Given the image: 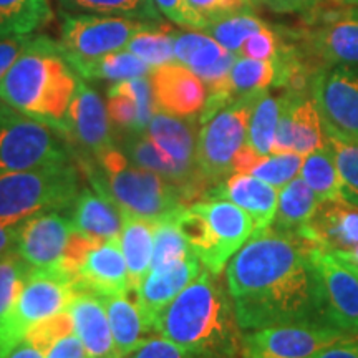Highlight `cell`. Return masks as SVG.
Here are the masks:
<instances>
[{"mask_svg":"<svg viewBox=\"0 0 358 358\" xmlns=\"http://www.w3.org/2000/svg\"><path fill=\"white\" fill-rule=\"evenodd\" d=\"M315 244L268 226L259 229L226 267L243 332L285 324H325L310 257Z\"/></svg>","mask_w":358,"mask_h":358,"instance_id":"6da1fadb","label":"cell"},{"mask_svg":"<svg viewBox=\"0 0 358 358\" xmlns=\"http://www.w3.org/2000/svg\"><path fill=\"white\" fill-rule=\"evenodd\" d=\"M156 334L171 340L192 358L241 357L244 335L226 282L204 267L161 313Z\"/></svg>","mask_w":358,"mask_h":358,"instance_id":"7a4b0ae2","label":"cell"},{"mask_svg":"<svg viewBox=\"0 0 358 358\" xmlns=\"http://www.w3.org/2000/svg\"><path fill=\"white\" fill-rule=\"evenodd\" d=\"M78 82L62 43L38 35L0 82V100L66 138Z\"/></svg>","mask_w":358,"mask_h":358,"instance_id":"3957f363","label":"cell"},{"mask_svg":"<svg viewBox=\"0 0 358 358\" xmlns=\"http://www.w3.org/2000/svg\"><path fill=\"white\" fill-rule=\"evenodd\" d=\"M78 166L92 186L108 194L128 216L156 222L187 206L176 185L158 173L133 164L116 146L93 159L80 156Z\"/></svg>","mask_w":358,"mask_h":358,"instance_id":"277c9868","label":"cell"},{"mask_svg":"<svg viewBox=\"0 0 358 358\" xmlns=\"http://www.w3.org/2000/svg\"><path fill=\"white\" fill-rule=\"evenodd\" d=\"M179 229L204 268L221 275L256 232L252 217L226 199H199L174 214Z\"/></svg>","mask_w":358,"mask_h":358,"instance_id":"5b68a950","label":"cell"},{"mask_svg":"<svg viewBox=\"0 0 358 358\" xmlns=\"http://www.w3.org/2000/svg\"><path fill=\"white\" fill-rule=\"evenodd\" d=\"M71 161L66 138L0 100V176Z\"/></svg>","mask_w":358,"mask_h":358,"instance_id":"8992f818","label":"cell"},{"mask_svg":"<svg viewBox=\"0 0 358 358\" xmlns=\"http://www.w3.org/2000/svg\"><path fill=\"white\" fill-rule=\"evenodd\" d=\"M80 290L77 277L30 268L15 303L0 322V358L17 347L35 324L69 308Z\"/></svg>","mask_w":358,"mask_h":358,"instance_id":"52a82bcc","label":"cell"},{"mask_svg":"<svg viewBox=\"0 0 358 358\" xmlns=\"http://www.w3.org/2000/svg\"><path fill=\"white\" fill-rule=\"evenodd\" d=\"M80 192V174L71 161L0 176V217L34 216L69 209Z\"/></svg>","mask_w":358,"mask_h":358,"instance_id":"ba28073f","label":"cell"},{"mask_svg":"<svg viewBox=\"0 0 358 358\" xmlns=\"http://www.w3.org/2000/svg\"><path fill=\"white\" fill-rule=\"evenodd\" d=\"M264 92L237 98L201 124L196 163L209 189L232 174L236 156L248 143L254 106Z\"/></svg>","mask_w":358,"mask_h":358,"instance_id":"9c48e42d","label":"cell"},{"mask_svg":"<svg viewBox=\"0 0 358 358\" xmlns=\"http://www.w3.org/2000/svg\"><path fill=\"white\" fill-rule=\"evenodd\" d=\"M150 25H153V22L133 20L127 17L90 13L66 15L60 43L69 64L95 60L108 53L124 50L133 35Z\"/></svg>","mask_w":358,"mask_h":358,"instance_id":"30bf717a","label":"cell"},{"mask_svg":"<svg viewBox=\"0 0 358 358\" xmlns=\"http://www.w3.org/2000/svg\"><path fill=\"white\" fill-rule=\"evenodd\" d=\"M310 257L327 325L358 337V271L332 250L313 245Z\"/></svg>","mask_w":358,"mask_h":358,"instance_id":"8fae6325","label":"cell"},{"mask_svg":"<svg viewBox=\"0 0 358 358\" xmlns=\"http://www.w3.org/2000/svg\"><path fill=\"white\" fill-rule=\"evenodd\" d=\"M357 337L327 324H285L248 330L241 358H308L322 348Z\"/></svg>","mask_w":358,"mask_h":358,"instance_id":"7c38bea8","label":"cell"},{"mask_svg":"<svg viewBox=\"0 0 358 358\" xmlns=\"http://www.w3.org/2000/svg\"><path fill=\"white\" fill-rule=\"evenodd\" d=\"M303 53L320 66L358 65V6H340L319 12L297 34Z\"/></svg>","mask_w":358,"mask_h":358,"instance_id":"4fadbf2b","label":"cell"},{"mask_svg":"<svg viewBox=\"0 0 358 358\" xmlns=\"http://www.w3.org/2000/svg\"><path fill=\"white\" fill-rule=\"evenodd\" d=\"M73 231L69 214L60 209L40 211L20 224L15 250L32 268L62 272V261Z\"/></svg>","mask_w":358,"mask_h":358,"instance_id":"5bb4252c","label":"cell"},{"mask_svg":"<svg viewBox=\"0 0 358 358\" xmlns=\"http://www.w3.org/2000/svg\"><path fill=\"white\" fill-rule=\"evenodd\" d=\"M322 120L342 131L358 133V73L352 66H320L308 83Z\"/></svg>","mask_w":358,"mask_h":358,"instance_id":"9a60e30c","label":"cell"},{"mask_svg":"<svg viewBox=\"0 0 358 358\" xmlns=\"http://www.w3.org/2000/svg\"><path fill=\"white\" fill-rule=\"evenodd\" d=\"M156 111L179 118H199L208 100V87L179 62L155 66L148 73Z\"/></svg>","mask_w":358,"mask_h":358,"instance_id":"2e32d148","label":"cell"},{"mask_svg":"<svg viewBox=\"0 0 358 358\" xmlns=\"http://www.w3.org/2000/svg\"><path fill=\"white\" fill-rule=\"evenodd\" d=\"M201 271L203 264L192 254L182 261L150 271L145 280L138 285L133 294L151 334L156 332L161 313L171 306L174 299L199 275Z\"/></svg>","mask_w":358,"mask_h":358,"instance_id":"e0dca14e","label":"cell"},{"mask_svg":"<svg viewBox=\"0 0 358 358\" xmlns=\"http://www.w3.org/2000/svg\"><path fill=\"white\" fill-rule=\"evenodd\" d=\"M66 140H73L82 148L85 156L90 158H98L105 151L115 148L108 110L100 95L83 80L78 82L77 93L69 110Z\"/></svg>","mask_w":358,"mask_h":358,"instance_id":"ac0fdd59","label":"cell"},{"mask_svg":"<svg viewBox=\"0 0 358 358\" xmlns=\"http://www.w3.org/2000/svg\"><path fill=\"white\" fill-rule=\"evenodd\" d=\"M279 191L250 174L232 173L229 178L208 189L201 199H226L239 206L252 217L256 231H259L266 229L274 222L277 204H279Z\"/></svg>","mask_w":358,"mask_h":358,"instance_id":"d6986e66","label":"cell"},{"mask_svg":"<svg viewBox=\"0 0 358 358\" xmlns=\"http://www.w3.org/2000/svg\"><path fill=\"white\" fill-rule=\"evenodd\" d=\"M174 60L194 71L209 88L227 77L237 55L203 30L189 29L174 34Z\"/></svg>","mask_w":358,"mask_h":358,"instance_id":"ffe728a7","label":"cell"},{"mask_svg":"<svg viewBox=\"0 0 358 358\" xmlns=\"http://www.w3.org/2000/svg\"><path fill=\"white\" fill-rule=\"evenodd\" d=\"M69 312L88 358H124L116 347L108 315L96 294L80 289Z\"/></svg>","mask_w":358,"mask_h":358,"instance_id":"44dd1931","label":"cell"},{"mask_svg":"<svg viewBox=\"0 0 358 358\" xmlns=\"http://www.w3.org/2000/svg\"><path fill=\"white\" fill-rule=\"evenodd\" d=\"M301 237L327 250L353 248L358 244V208L345 199L320 201Z\"/></svg>","mask_w":358,"mask_h":358,"instance_id":"7402d4cb","label":"cell"},{"mask_svg":"<svg viewBox=\"0 0 358 358\" xmlns=\"http://www.w3.org/2000/svg\"><path fill=\"white\" fill-rule=\"evenodd\" d=\"M77 280L80 289L90 290L96 295L129 292L128 266L120 237L105 241L88 254L80 267Z\"/></svg>","mask_w":358,"mask_h":358,"instance_id":"603a6c76","label":"cell"},{"mask_svg":"<svg viewBox=\"0 0 358 358\" xmlns=\"http://www.w3.org/2000/svg\"><path fill=\"white\" fill-rule=\"evenodd\" d=\"M73 227L95 239H115L122 234L123 213L118 204L105 192L95 187H85L70 206Z\"/></svg>","mask_w":358,"mask_h":358,"instance_id":"cb8c5ba5","label":"cell"},{"mask_svg":"<svg viewBox=\"0 0 358 358\" xmlns=\"http://www.w3.org/2000/svg\"><path fill=\"white\" fill-rule=\"evenodd\" d=\"M108 315L111 332H113L116 347L122 355L127 358L133 353L148 335H153L148 329L145 317L138 307L134 295L128 294L98 295Z\"/></svg>","mask_w":358,"mask_h":358,"instance_id":"d4e9b609","label":"cell"},{"mask_svg":"<svg viewBox=\"0 0 358 358\" xmlns=\"http://www.w3.org/2000/svg\"><path fill=\"white\" fill-rule=\"evenodd\" d=\"M155 222L123 214L120 244L128 266L129 292H134L151 271L153 261Z\"/></svg>","mask_w":358,"mask_h":358,"instance_id":"484cf974","label":"cell"},{"mask_svg":"<svg viewBox=\"0 0 358 358\" xmlns=\"http://www.w3.org/2000/svg\"><path fill=\"white\" fill-rule=\"evenodd\" d=\"M303 156L297 153H272L261 156L245 145L234 159L232 173L250 174L282 189L301 173Z\"/></svg>","mask_w":358,"mask_h":358,"instance_id":"4316f807","label":"cell"},{"mask_svg":"<svg viewBox=\"0 0 358 358\" xmlns=\"http://www.w3.org/2000/svg\"><path fill=\"white\" fill-rule=\"evenodd\" d=\"M319 198L301 176L294 178L279 191V204L272 222L275 229L302 236L319 208Z\"/></svg>","mask_w":358,"mask_h":358,"instance_id":"83f0119b","label":"cell"},{"mask_svg":"<svg viewBox=\"0 0 358 358\" xmlns=\"http://www.w3.org/2000/svg\"><path fill=\"white\" fill-rule=\"evenodd\" d=\"M50 19L48 0H0V38L32 35Z\"/></svg>","mask_w":358,"mask_h":358,"instance_id":"f1b7e54d","label":"cell"},{"mask_svg":"<svg viewBox=\"0 0 358 358\" xmlns=\"http://www.w3.org/2000/svg\"><path fill=\"white\" fill-rule=\"evenodd\" d=\"M70 65L85 80H110L115 83L146 77L151 71L150 65L128 50L108 53L95 60L73 62Z\"/></svg>","mask_w":358,"mask_h":358,"instance_id":"f546056e","label":"cell"},{"mask_svg":"<svg viewBox=\"0 0 358 358\" xmlns=\"http://www.w3.org/2000/svg\"><path fill=\"white\" fill-rule=\"evenodd\" d=\"M122 151L133 164L161 174V176L168 179L169 182L176 185L179 189H181L182 194H185L181 173H179L178 168L174 166L173 161L156 146V143L151 140L150 136H148L145 129H143V131H127V134H124L122 140Z\"/></svg>","mask_w":358,"mask_h":358,"instance_id":"4dcf8cb0","label":"cell"},{"mask_svg":"<svg viewBox=\"0 0 358 358\" xmlns=\"http://www.w3.org/2000/svg\"><path fill=\"white\" fill-rule=\"evenodd\" d=\"M299 174L315 192L319 201L343 199L345 185H343L329 146L303 156V163Z\"/></svg>","mask_w":358,"mask_h":358,"instance_id":"1f68e13d","label":"cell"},{"mask_svg":"<svg viewBox=\"0 0 358 358\" xmlns=\"http://www.w3.org/2000/svg\"><path fill=\"white\" fill-rule=\"evenodd\" d=\"M66 12L90 15L127 17L141 22H158L161 13L153 0H58Z\"/></svg>","mask_w":358,"mask_h":358,"instance_id":"d6a6232c","label":"cell"},{"mask_svg":"<svg viewBox=\"0 0 358 358\" xmlns=\"http://www.w3.org/2000/svg\"><path fill=\"white\" fill-rule=\"evenodd\" d=\"M282 110V95L274 96L268 93V90L259 96L254 106L252 116L249 122L248 131V145L250 150L256 151L257 155L266 156L272 155L274 151L277 123Z\"/></svg>","mask_w":358,"mask_h":358,"instance_id":"836d02e7","label":"cell"},{"mask_svg":"<svg viewBox=\"0 0 358 358\" xmlns=\"http://www.w3.org/2000/svg\"><path fill=\"white\" fill-rule=\"evenodd\" d=\"M264 27H267L266 22L259 19L256 13L252 12V8H248V10L234 12L229 13V15L219 17L216 20H211L209 24H206L203 32L211 35L226 50L237 55L245 40L252 34L262 30Z\"/></svg>","mask_w":358,"mask_h":358,"instance_id":"e575fe53","label":"cell"},{"mask_svg":"<svg viewBox=\"0 0 358 358\" xmlns=\"http://www.w3.org/2000/svg\"><path fill=\"white\" fill-rule=\"evenodd\" d=\"M324 120L310 95H302L294 110V146L292 153L307 156L325 148Z\"/></svg>","mask_w":358,"mask_h":358,"instance_id":"d590c367","label":"cell"},{"mask_svg":"<svg viewBox=\"0 0 358 358\" xmlns=\"http://www.w3.org/2000/svg\"><path fill=\"white\" fill-rule=\"evenodd\" d=\"M324 131L345 189L358 192V133L342 131L327 122H324Z\"/></svg>","mask_w":358,"mask_h":358,"instance_id":"8d00e7d4","label":"cell"},{"mask_svg":"<svg viewBox=\"0 0 358 358\" xmlns=\"http://www.w3.org/2000/svg\"><path fill=\"white\" fill-rule=\"evenodd\" d=\"M192 250L187 241L179 229L174 214L169 217L159 219L155 222V241H153V261L151 271L166 267L169 264L182 261L192 256Z\"/></svg>","mask_w":358,"mask_h":358,"instance_id":"74e56055","label":"cell"},{"mask_svg":"<svg viewBox=\"0 0 358 358\" xmlns=\"http://www.w3.org/2000/svg\"><path fill=\"white\" fill-rule=\"evenodd\" d=\"M124 50L141 58L151 69L174 62V32L150 25L134 34Z\"/></svg>","mask_w":358,"mask_h":358,"instance_id":"f35d334b","label":"cell"},{"mask_svg":"<svg viewBox=\"0 0 358 358\" xmlns=\"http://www.w3.org/2000/svg\"><path fill=\"white\" fill-rule=\"evenodd\" d=\"M30 268L17 250L0 256V322L15 303Z\"/></svg>","mask_w":358,"mask_h":358,"instance_id":"ab89813d","label":"cell"},{"mask_svg":"<svg viewBox=\"0 0 358 358\" xmlns=\"http://www.w3.org/2000/svg\"><path fill=\"white\" fill-rule=\"evenodd\" d=\"M73 332V319H71V313L69 312V308H66L64 312H58L55 315L35 324L32 329L27 332L24 340L34 343L35 347L40 348V350L47 355V352L55 345L58 340Z\"/></svg>","mask_w":358,"mask_h":358,"instance_id":"60d3db41","label":"cell"},{"mask_svg":"<svg viewBox=\"0 0 358 358\" xmlns=\"http://www.w3.org/2000/svg\"><path fill=\"white\" fill-rule=\"evenodd\" d=\"M106 110H108L110 122L118 128L124 129V131H143L145 129L138 103L127 93L110 88Z\"/></svg>","mask_w":358,"mask_h":358,"instance_id":"b9f144b4","label":"cell"},{"mask_svg":"<svg viewBox=\"0 0 358 358\" xmlns=\"http://www.w3.org/2000/svg\"><path fill=\"white\" fill-rule=\"evenodd\" d=\"M285 40L279 37L272 27H264L262 30L252 34L245 40L237 55L254 58V60H271L274 62L279 58Z\"/></svg>","mask_w":358,"mask_h":358,"instance_id":"7bdbcfd3","label":"cell"},{"mask_svg":"<svg viewBox=\"0 0 358 358\" xmlns=\"http://www.w3.org/2000/svg\"><path fill=\"white\" fill-rule=\"evenodd\" d=\"M186 2L191 10L204 20V24L229 13L248 10L254 6V0H186Z\"/></svg>","mask_w":358,"mask_h":358,"instance_id":"ee69618b","label":"cell"},{"mask_svg":"<svg viewBox=\"0 0 358 358\" xmlns=\"http://www.w3.org/2000/svg\"><path fill=\"white\" fill-rule=\"evenodd\" d=\"M153 2L158 7L161 15L166 17L173 24L191 30L204 29V20L191 10L186 0H153Z\"/></svg>","mask_w":358,"mask_h":358,"instance_id":"f6af8a7d","label":"cell"},{"mask_svg":"<svg viewBox=\"0 0 358 358\" xmlns=\"http://www.w3.org/2000/svg\"><path fill=\"white\" fill-rule=\"evenodd\" d=\"M127 358H192L186 350L163 337V335H151L140 347Z\"/></svg>","mask_w":358,"mask_h":358,"instance_id":"bcb514c9","label":"cell"},{"mask_svg":"<svg viewBox=\"0 0 358 358\" xmlns=\"http://www.w3.org/2000/svg\"><path fill=\"white\" fill-rule=\"evenodd\" d=\"M35 35H19V37L0 38V82L12 69V65L19 60L30 43L34 42Z\"/></svg>","mask_w":358,"mask_h":358,"instance_id":"7dc6e473","label":"cell"},{"mask_svg":"<svg viewBox=\"0 0 358 358\" xmlns=\"http://www.w3.org/2000/svg\"><path fill=\"white\" fill-rule=\"evenodd\" d=\"M45 358H88V355L82 340L73 332L58 340L55 345L47 352Z\"/></svg>","mask_w":358,"mask_h":358,"instance_id":"c3c4849f","label":"cell"},{"mask_svg":"<svg viewBox=\"0 0 358 358\" xmlns=\"http://www.w3.org/2000/svg\"><path fill=\"white\" fill-rule=\"evenodd\" d=\"M30 216H13L0 217V256L15 250L17 239H19L20 224Z\"/></svg>","mask_w":358,"mask_h":358,"instance_id":"681fc988","label":"cell"},{"mask_svg":"<svg viewBox=\"0 0 358 358\" xmlns=\"http://www.w3.org/2000/svg\"><path fill=\"white\" fill-rule=\"evenodd\" d=\"M308 358H358V338H348L322 348Z\"/></svg>","mask_w":358,"mask_h":358,"instance_id":"f907efd6","label":"cell"},{"mask_svg":"<svg viewBox=\"0 0 358 358\" xmlns=\"http://www.w3.org/2000/svg\"><path fill=\"white\" fill-rule=\"evenodd\" d=\"M320 0H262V3L277 13H299L308 12L317 7Z\"/></svg>","mask_w":358,"mask_h":358,"instance_id":"816d5d0a","label":"cell"},{"mask_svg":"<svg viewBox=\"0 0 358 358\" xmlns=\"http://www.w3.org/2000/svg\"><path fill=\"white\" fill-rule=\"evenodd\" d=\"M6 358H45V353L34 345V343L22 340L17 347L7 353Z\"/></svg>","mask_w":358,"mask_h":358,"instance_id":"f5cc1de1","label":"cell"},{"mask_svg":"<svg viewBox=\"0 0 358 358\" xmlns=\"http://www.w3.org/2000/svg\"><path fill=\"white\" fill-rule=\"evenodd\" d=\"M334 254H337L338 257H342L343 261L353 264V266L358 267V244L353 245L350 249H345V250H332Z\"/></svg>","mask_w":358,"mask_h":358,"instance_id":"db71d44e","label":"cell"},{"mask_svg":"<svg viewBox=\"0 0 358 358\" xmlns=\"http://www.w3.org/2000/svg\"><path fill=\"white\" fill-rule=\"evenodd\" d=\"M343 199L348 201V203L357 206V208H358V192L343 189Z\"/></svg>","mask_w":358,"mask_h":358,"instance_id":"11a10c76","label":"cell"},{"mask_svg":"<svg viewBox=\"0 0 358 358\" xmlns=\"http://www.w3.org/2000/svg\"><path fill=\"white\" fill-rule=\"evenodd\" d=\"M330 2L338 3V6H358V0H330Z\"/></svg>","mask_w":358,"mask_h":358,"instance_id":"9f6ffc18","label":"cell"},{"mask_svg":"<svg viewBox=\"0 0 358 358\" xmlns=\"http://www.w3.org/2000/svg\"><path fill=\"white\" fill-rule=\"evenodd\" d=\"M254 2H262V0H254Z\"/></svg>","mask_w":358,"mask_h":358,"instance_id":"6f0895ef","label":"cell"},{"mask_svg":"<svg viewBox=\"0 0 358 358\" xmlns=\"http://www.w3.org/2000/svg\"><path fill=\"white\" fill-rule=\"evenodd\" d=\"M352 266H353V264H352ZM357 271H358V267H357Z\"/></svg>","mask_w":358,"mask_h":358,"instance_id":"680465c9","label":"cell"}]
</instances>
